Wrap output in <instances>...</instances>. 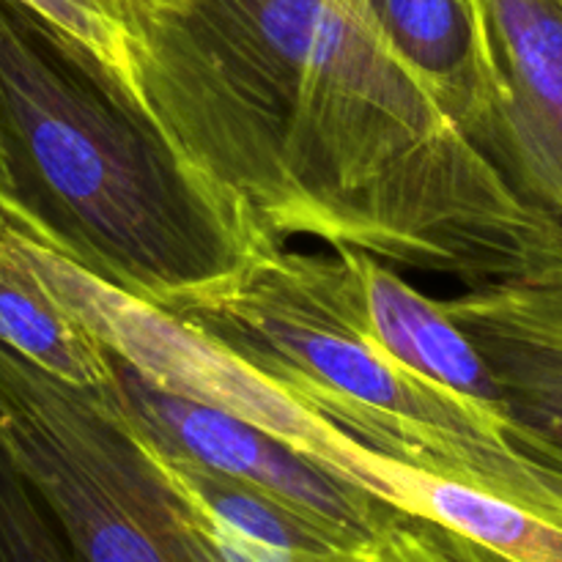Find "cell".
<instances>
[{"label": "cell", "instance_id": "1", "mask_svg": "<svg viewBox=\"0 0 562 562\" xmlns=\"http://www.w3.org/2000/svg\"><path fill=\"white\" fill-rule=\"evenodd\" d=\"M135 93L269 239L562 283V225L453 124L368 0H126Z\"/></svg>", "mask_w": 562, "mask_h": 562}, {"label": "cell", "instance_id": "2", "mask_svg": "<svg viewBox=\"0 0 562 562\" xmlns=\"http://www.w3.org/2000/svg\"><path fill=\"white\" fill-rule=\"evenodd\" d=\"M0 223L162 311L236 272L267 236L113 69L16 0H0Z\"/></svg>", "mask_w": 562, "mask_h": 562}, {"label": "cell", "instance_id": "3", "mask_svg": "<svg viewBox=\"0 0 562 562\" xmlns=\"http://www.w3.org/2000/svg\"><path fill=\"white\" fill-rule=\"evenodd\" d=\"M368 450L562 525V470L519 442L503 412L395 360L357 313L338 252L263 236L220 283L170 307Z\"/></svg>", "mask_w": 562, "mask_h": 562}, {"label": "cell", "instance_id": "4", "mask_svg": "<svg viewBox=\"0 0 562 562\" xmlns=\"http://www.w3.org/2000/svg\"><path fill=\"white\" fill-rule=\"evenodd\" d=\"M115 390H75L0 346V450L77 562H234L154 464Z\"/></svg>", "mask_w": 562, "mask_h": 562}, {"label": "cell", "instance_id": "5", "mask_svg": "<svg viewBox=\"0 0 562 562\" xmlns=\"http://www.w3.org/2000/svg\"><path fill=\"white\" fill-rule=\"evenodd\" d=\"M31 272L102 340L104 349L162 393L252 423L307 459L395 505L401 461L379 456L318 417L278 382L162 307L86 272L44 241L0 223Z\"/></svg>", "mask_w": 562, "mask_h": 562}, {"label": "cell", "instance_id": "6", "mask_svg": "<svg viewBox=\"0 0 562 562\" xmlns=\"http://www.w3.org/2000/svg\"><path fill=\"white\" fill-rule=\"evenodd\" d=\"M115 401L126 420L159 448L236 477L357 538L376 536L398 510L252 423L162 393L121 362Z\"/></svg>", "mask_w": 562, "mask_h": 562}, {"label": "cell", "instance_id": "7", "mask_svg": "<svg viewBox=\"0 0 562 562\" xmlns=\"http://www.w3.org/2000/svg\"><path fill=\"white\" fill-rule=\"evenodd\" d=\"M486 360L525 448L562 470V283H486L442 302Z\"/></svg>", "mask_w": 562, "mask_h": 562}, {"label": "cell", "instance_id": "8", "mask_svg": "<svg viewBox=\"0 0 562 562\" xmlns=\"http://www.w3.org/2000/svg\"><path fill=\"white\" fill-rule=\"evenodd\" d=\"M505 86V176L562 225V3L483 0Z\"/></svg>", "mask_w": 562, "mask_h": 562}, {"label": "cell", "instance_id": "9", "mask_svg": "<svg viewBox=\"0 0 562 562\" xmlns=\"http://www.w3.org/2000/svg\"><path fill=\"white\" fill-rule=\"evenodd\" d=\"M368 5L453 124L505 173V86L483 0H368Z\"/></svg>", "mask_w": 562, "mask_h": 562}, {"label": "cell", "instance_id": "10", "mask_svg": "<svg viewBox=\"0 0 562 562\" xmlns=\"http://www.w3.org/2000/svg\"><path fill=\"white\" fill-rule=\"evenodd\" d=\"M335 252L357 313L395 360L464 398L503 412L486 360L442 311V302L417 291L398 278L395 267L368 252Z\"/></svg>", "mask_w": 562, "mask_h": 562}, {"label": "cell", "instance_id": "11", "mask_svg": "<svg viewBox=\"0 0 562 562\" xmlns=\"http://www.w3.org/2000/svg\"><path fill=\"white\" fill-rule=\"evenodd\" d=\"M0 346L86 393H113L119 362L102 340L31 272L0 228Z\"/></svg>", "mask_w": 562, "mask_h": 562}, {"label": "cell", "instance_id": "12", "mask_svg": "<svg viewBox=\"0 0 562 562\" xmlns=\"http://www.w3.org/2000/svg\"><path fill=\"white\" fill-rule=\"evenodd\" d=\"M329 562H508L472 538L426 519L395 510L387 525L360 547Z\"/></svg>", "mask_w": 562, "mask_h": 562}, {"label": "cell", "instance_id": "13", "mask_svg": "<svg viewBox=\"0 0 562 562\" xmlns=\"http://www.w3.org/2000/svg\"><path fill=\"white\" fill-rule=\"evenodd\" d=\"M60 33L91 49L135 91L132 80V33L126 0H16Z\"/></svg>", "mask_w": 562, "mask_h": 562}, {"label": "cell", "instance_id": "14", "mask_svg": "<svg viewBox=\"0 0 562 562\" xmlns=\"http://www.w3.org/2000/svg\"><path fill=\"white\" fill-rule=\"evenodd\" d=\"M0 562H77L53 516L0 450Z\"/></svg>", "mask_w": 562, "mask_h": 562}, {"label": "cell", "instance_id": "15", "mask_svg": "<svg viewBox=\"0 0 562 562\" xmlns=\"http://www.w3.org/2000/svg\"><path fill=\"white\" fill-rule=\"evenodd\" d=\"M9 206H11V192H9V179H5L3 157H0V220H5V217H9Z\"/></svg>", "mask_w": 562, "mask_h": 562}, {"label": "cell", "instance_id": "16", "mask_svg": "<svg viewBox=\"0 0 562 562\" xmlns=\"http://www.w3.org/2000/svg\"><path fill=\"white\" fill-rule=\"evenodd\" d=\"M560 3H562V0H560Z\"/></svg>", "mask_w": 562, "mask_h": 562}]
</instances>
